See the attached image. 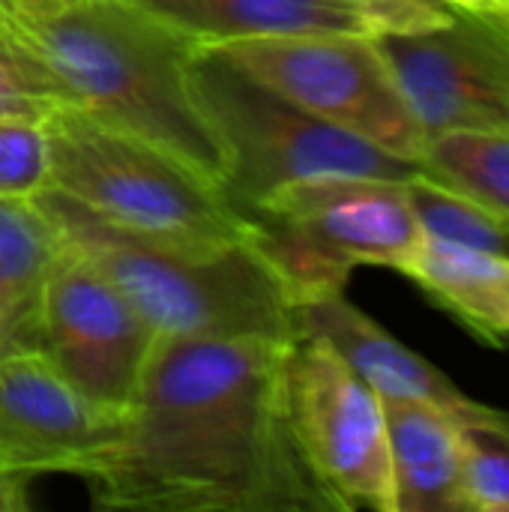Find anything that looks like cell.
<instances>
[{"label":"cell","instance_id":"6da1fadb","mask_svg":"<svg viewBox=\"0 0 509 512\" xmlns=\"http://www.w3.org/2000/svg\"><path fill=\"white\" fill-rule=\"evenodd\" d=\"M294 342L159 336L81 480L102 510L339 512L288 417Z\"/></svg>","mask_w":509,"mask_h":512},{"label":"cell","instance_id":"7a4b0ae2","mask_svg":"<svg viewBox=\"0 0 509 512\" xmlns=\"http://www.w3.org/2000/svg\"><path fill=\"white\" fill-rule=\"evenodd\" d=\"M0 36L42 69L63 105L225 183V147L192 87L201 42L186 30L135 0H0Z\"/></svg>","mask_w":509,"mask_h":512},{"label":"cell","instance_id":"3957f363","mask_svg":"<svg viewBox=\"0 0 509 512\" xmlns=\"http://www.w3.org/2000/svg\"><path fill=\"white\" fill-rule=\"evenodd\" d=\"M33 198L156 336L297 339L294 297L249 237L222 246L177 243L120 228L51 186Z\"/></svg>","mask_w":509,"mask_h":512},{"label":"cell","instance_id":"277c9868","mask_svg":"<svg viewBox=\"0 0 509 512\" xmlns=\"http://www.w3.org/2000/svg\"><path fill=\"white\" fill-rule=\"evenodd\" d=\"M192 87L225 147L222 192L237 213L300 180H408L423 168L309 114L216 45H201L192 57Z\"/></svg>","mask_w":509,"mask_h":512},{"label":"cell","instance_id":"5b68a950","mask_svg":"<svg viewBox=\"0 0 509 512\" xmlns=\"http://www.w3.org/2000/svg\"><path fill=\"white\" fill-rule=\"evenodd\" d=\"M42 129L48 186L96 216L177 243L222 246L249 237V222L231 207L222 186L168 150L111 129L75 105L54 108Z\"/></svg>","mask_w":509,"mask_h":512},{"label":"cell","instance_id":"8992f818","mask_svg":"<svg viewBox=\"0 0 509 512\" xmlns=\"http://www.w3.org/2000/svg\"><path fill=\"white\" fill-rule=\"evenodd\" d=\"M240 216L249 222V240L282 276L294 303L345 291L351 270L360 264L402 273L423 243L405 180H300Z\"/></svg>","mask_w":509,"mask_h":512},{"label":"cell","instance_id":"52a82bcc","mask_svg":"<svg viewBox=\"0 0 509 512\" xmlns=\"http://www.w3.org/2000/svg\"><path fill=\"white\" fill-rule=\"evenodd\" d=\"M309 114L420 162L426 132L405 105L372 33L255 36L216 45Z\"/></svg>","mask_w":509,"mask_h":512},{"label":"cell","instance_id":"ba28073f","mask_svg":"<svg viewBox=\"0 0 509 512\" xmlns=\"http://www.w3.org/2000/svg\"><path fill=\"white\" fill-rule=\"evenodd\" d=\"M285 393L300 453L339 510L396 512L384 399L312 336L288 351Z\"/></svg>","mask_w":509,"mask_h":512},{"label":"cell","instance_id":"9c48e42d","mask_svg":"<svg viewBox=\"0 0 509 512\" xmlns=\"http://www.w3.org/2000/svg\"><path fill=\"white\" fill-rule=\"evenodd\" d=\"M156 339L120 288L63 240L45 291L42 354L69 387L99 411L120 417Z\"/></svg>","mask_w":509,"mask_h":512},{"label":"cell","instance_id":"30bf717a","mask_svg":"<svg viewBox=\"0 0 509 512\" xmlns=\"http://www.w3.org/2000/svg\"><path fill=\"white\" fill-rule=\"evenodd\" d=\"M372 39L426 138L509 132V45L480 6L444 27Z\"/></svg>","mask_w":509,"mask_h":512},{"label":"cell","instance_id":"8fae6325","mask_svg":"<svg viewBox=\"0 0 509 512\" xmlns=\"http://www.w3.org/2000/svg\"><path fill=\"white\" fill-rule=\"evenodd\" d=\"M117 417L90 405L42 351L0 357V474H75L111 435Z\"/></svg>","mask_w":509,"mask_h":512},{"label":"cell","instance_id":"7c38bea8","mask_svg":"<svg viewBox=\"0 0 509 512\" xmlns=\"http://www.w3.org/2000/svg\"><path fill=\"white\" fill-rule=\"evenodd\" d=\"M297 336L327 342L381 399L432 402L453 411L459 420L483 417L489 408L462 396L429 360L393 339L378 321L357 309L345 291H327L294 303Z\"/></svg>","mask_w":509,"mask_h":512},{"label":"cell","instance_id":"4fadbf2b","mask_svg":"<svg viewBox=\"0 0 509 512\" xmlns=\"http://www.w3.org/2000/svg\"><path fill=\"white\" fill-rule=\"evenodd\" d=\"M396 512H465L459 417L432 402L384 399Z\"/></svg>","mask_w":509,"mask_h":512},{"label":"cell","instance_id":"5bb4252c","mask_svg":"<svg viewBox=\"0 0 509 512\" xmlns=\"http://www.w3.org/2000/svg\"><path fill=\"white\" fill-rule=\"evenodd\" d=\"M63 237L36 198L0 195V357L42 351V309Z\"/></svg>","mask_w":509,"mask_h":512},{"label":"cell","instance_id":"9a60e30c","mask_svg":"<svg viewBox=\"0 0 509 512\" xmlns=\"http://www.w3.org/2000/svg\"><path fill=\"white\" fill-rule=\"evenodd\" d=\"M195 36L225 45L255 36L372 33L363 0H135Z\"/></svg>","mask_w":509,"mask_h":512},{"label":"cell","instance_id":"2e32d148","mask_svg":"<svg viewBox=\"0 0 509 512\" xmlns=\"http://www.w3.org/2000/svg\"><path fill=\"white\" fill-rule=\"evenodd\" d=\"M402 273L480 339L498 345L509 336V255L423 234V243Z\"/></svg>","mask_w":509,"mask_h":512},{"label":"cell","instance_id":"e0dca14e","mask_svg":"<svg viewBox=\"0 0 509 512\" xmlns=\"http://www.w3.org/2000/svg\"><path fill=\"white\" fill-rule=\"evenodd\" d=\"M420 165L509 225V132L432 135Z\"/></svg>","mask_w":509,"mask_h":512},{"label":"cell","instance_id":"ac0fdd59","mask_svg":"<svg viewBox=\"0 0 509 512\" xmlns=\"http://www.w3.org/2000/svg\"><path fill=\"white\" fill-rule=\"evenodd\" d=\"M405 189L426 237L507 255L509 225H504L489 210H483L468 195H462L459 189L432 177L426 168L408 177Z\"/></svg>","mask_w":509,"mask_h":512},{"label":"cell","instance_id":"d6986e66","mask_svg":"<svg viewBox=\"0 0 509 512\" xmlns=\"http://www.w3.org/2000/svg\"><path fill=\"white\" fill-rule=\"evenodd\" d=\"M459 435L465 507L509 512V417L489 408L483 417L459 420Z\"/></svg>","mask_w":509,"mask_h":512},{"label":"cell","instance_id":"ffe728a7","mask_svg":"<svg viewBox=\"0 0 509 512\" xmlns=\"http://www.w3.org/2000/svg\"><path fill=\"white\" fill-rule=\"evenodd\" d=\"M48 186V141L42 123L0 120V195L33 198Z\"/></svg>","mask_w":509,"mask_h":512},{"label":"cell","instance_id":"44dd1931","mask_svg":"<svg viewBox=\"0 0 509 512\" xmlns=\"http://www.w3.org/2000/svg\"><path fill=\"white\" fill-rule=\"evenodd\" d=\"M60 105L63 102L42 69L6 36H0V120L45 123Z\"/></svg>","mask_w":509,"mask_h":512},{"label":"cell","instance_id":"7402d4cb","mask_svg":"<svg viewBox=\"0 0 509 512\" xmlns=\"http://www.w3.org/2000/svg\"><path fill=\"white\" fill-rule=\"evenodd\" d=\"M486 0H363L372 33H417L456 21Z\"/></svg>","mask_w":509,"mask_h":512},{"label":"cell","instance_id":"603a6c76","mask_svg":"<svg viewBox=\"0 0 509 512\" xmlns=\"http://www.w3.org/2000/svg\"><path fill=\"white\" fill-rule=\"evenodd\" d=\"M27 507V480L0 474V512H24Z\"/></svg>","mask_w":509,"mask_h":512},{"label":"cell","instance_id":"cb8c5ba5","mask_svg":"<svg viewBox=\"0 0 509 512\" xmlns=\"http://www.w3.org/2000/svg\"><path fill=\"white\" fill-rule=\"evenodd\" d=\"M480 12H483V18L507 39L509 45V9L504 3H498V0H486L483 6H480Z\"/></svg>","mask_w":509,"mask_h":512},{"label":"cell","instance_id":"d4e9b609","mask_svg":"<svg viewBox=\"0 0 509 512\" xmlns=\"http://www.w3.org/2000/svg\"><path fill=\"white\" fill-rule=\"evenodd\" d=\"M498 3H504V6H507V9H509V0H498Z\"/></svg>","mask_w":509,"mask_h":512},{"label":"cell","instance_id":"484cf974","mask_svg":"<svg viewBox=\"0 0 509 512\" xmlns=\"http://www.w3.org/2000/svg\"><path fill=\"white\" fill-rule=\"evenodd\" d=\"M507 255H509V243H507Z\"/></svg>","mask_w":509,"mask_h":512}]
</instances>
